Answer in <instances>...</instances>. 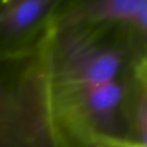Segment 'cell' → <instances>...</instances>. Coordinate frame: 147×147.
Here are the masks:
<instances>
[{
    "instance_id": "cell-1",
    "label": "cell",
    "mask_w": 147,
    "mask_h": 147,
    "mask_svg": "<svg viewBox=\"0 0 147 147\" xmlns=\"http://www.w3.org/2000/svg\"><path fill=\"white\" fill-rule=\"evenodd\" d=\"M147 36L125 27L65 24L47 42L53 110L73 147L115 141L138 147L133 113L147 90Z\"/></svg>"
},
{
    "instance_id": "cell-2",
    "label": "cell",
    "mask_w": 147,
    "mask_h": 147,
    "mask_svg": "<svg viewBox=\"0 0 147 147\" xmlns=\"http://www.w3.org/2000/svg\"><path fill=\"white\" fill-rule=\"evenodd\" d=\"M65 0H0V61L36 51L47 39Z\"/></svg>"
},
{
    "instance_id": "cell-3",
    "label": "cell",
    "mask_w": 147,
    "mask_h": 147,
    "mask_svg": "<svg viewBox=\"0 0 147 147\" xmlns=\"http://www.w3.org/2000/svg\"><path fill=\"white\" fill-rule=\"evenodd\" d=\"M57 21L86 26L125 27L147 36V0H65Z\"/></svg>"
},
{
    "instance_id": "cell-4",
    "label": "cell",
    "mask_w": 147,
    "mask_h": 147,
    "mask_svg": "<svg viewBox=\"0 0 147 147\" xmlns=\"http://www.w3.org/2000/svg\"><path fill=\"white\" fill-rule=\"evenodd\" d=\"M83 147H134L124 143L115 142V141H97V142L91 143Z\"/></svg>"
}]
</instances>
